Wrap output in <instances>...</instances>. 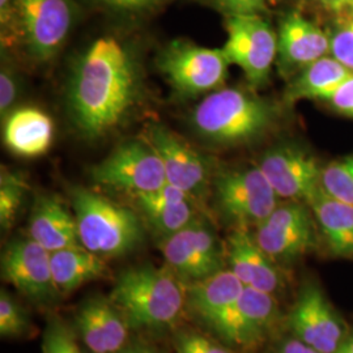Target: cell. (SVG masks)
<instances>
[{"mask_svg": "<svg viewBox=\"0 0 353 353\" xmlns=\"http://www.w3.org/2000/svg\"><path fill=\"white\" fill-rule=\"evenodd\" d=\"M14 26L28 54L48 62L62 49L74 23L71 0H14Z\"/></svg>", "mask_w": 353, "mask_h": 353, "instance_id": "9c48e42d", "label": "cell"}, {"mask_svg": "<svg viewBox=\"0 0 353 353\" xmlns=\"http://www.w3.org/2000/svg\"><path fill=\"white\" fill-rule=\"evenodd\" d=\"M144 77L139 57L119 38L100 37L83 51L68 77L67 110L87 140L122 126L140 105Z\"/></svg>", "mask_w": 353, "mask_h": 353, "instance_id": "6da1fadb", "label": "cell"}, {"mask_svg": "<svg viewBox=\"0 0 353 353\" xmlns=\"http://www.w3.org/2000/svg\"><path fill=\"white\" fill-rule=\"evenodd\" d=\"M214 189L219 211L236 228L258 227L278 207L279 196L258 165L217 173Z\"/></svg>", "mask_w": 353, "mask_h": 353, "instance_id": "8992f818", "label": "cell"}, {"mask_svg": "<svg viewBox=\"0 0 353 353\" xmlns=\"http://www.w3.org/2000/svg\"><path fill=\"white\" fill-rule=\"evenodd\" d=\"M335 353H353V335L347 336L345 341L341 343L339 350Z\"/></svg>", "mask_w": 353, "mask_h": 353, "instance_id": "60d3db41", "label": "cell"}, {"mask_svg": "<svg viewBox=\"0 0 353 353\" xmlns=\"http://www.w3.org/2000/svg\"><path fill=\"white\" fill-rule=\"evenodd\" d=\"M176 353H232L220 344L194 332L176 336Z\"/></svg>", "mask_w": 353, "mask_h": 353, "instance_id": "1f68e13d", "label": "cell"}, {"mask_svg": "<svg viewBox=\"0 0 353 353\" xmlns=\"http://www.w3.org/2000/svg\"><path fill=\"white\" fill-rule=\"evenodd\" d=\"M188 192L170 183L151 192L135 195L145 221L163 237L188 227L196 217Z\"/></svg>", "mask_w": 353, "mask_h": 353, "instance_id": "44dd1931", "label": "cell"}, {"mask_svg": "<svg viewBox=\"0 0 353 353\" xmlns=\"http://www.w3.org/2000/svg\"><path fill=\"white\" fill-rule=\"evenodd\" d=\"M121 353H164L161 352L160 350L148 345V344H143V343H138V344H132L128 345L126 348H123Z\"/></svg>", "mask_w": 353, "mask_h": 353, "instance_id": "ab89813d", "label": "cell"}, {"mask_svg": "<svg viewBox=\"0 0 353 353\" xmlns=\"http://www.w3.org/2000/svg\"><path fill=\"white\" fill-rule=\"evenodd\" d=\"M327 55H331V39L323 29L299 12L287 13L281 19L276 57L281 75L293 77Z\"/></svg>", "mask_w": 353, "mask_h": 353, "instance_id": "e0dca14e", "label": "cell"}, {"mask_svg": "<svg viewBox=\"0 0 353 353\" xmlns=\"http://www.w3.org/2000/svg\"><path fill=\"white\" fill-rule=\"evenodd\" d=\"M54 135L50 117L36 108L13 110L6 118L4 143L16 154L38 157L49 151Z\"/></svg>", "mask_w": 353, "mask_h": 353, "instance_id": "cb8c5ba5", "label": "cell"}, {"mask_svg": "<svg viewBox=\"0 0 353 353\" xmlns=\"http://www.w3.org/2000/svg\"><path fill=\"white\" fill-rule=\"evenodd\" d=\"M327 102L338 113L353 119V76L334 93Z\"/></svg>", "mask_w": 353, "mask_h": 353, "instance_id": "d590c367", "label": "cell"}, {"mask_svg": "<svg viewBox=\"0 0 353 353\" xmlns=\"http://www.w3.org/2000/svg\"><path fill=\"white\" fill-rule=\"evenodd\" d=\"M164 165L166 182L189 195L199 194L211 179V165L199 152L161 125H151L145 138Z\"/></svg>", "mask_w": 353, "mask_h": 353, "instance_id": "9a60e30c", "label": "cell"}, {"mask_svg": "<svg viewBox=\"0 0 353 353\" xmlns=\"http://www.w3.org/2000/svg\"><path fill=\"white\" fill-rule=\"evenodd\" d=\"M1 276L33 303L49 305L59 294L51 271V252L30 237L12 241L6 248Z\"/></svg>", "mask_w": 353, "mask_h": 353, "instance_id": "4fadbf2b", "label": "cell"}, {"mask_svg": "<svg viewBox=\"0 0 353 353\" xmlns=\"http://www.w3.org/2000/svg\"><path fill=\"white\" fill-rule=\"evenodd\" d=\"M29 237L48 252L83 246L75 214L55 195H38L29 217Z\"/></svg>", "mask_w": 353, "mask_h": 353, "instance_id": "ffe728a7", "label": "cell"}, {"mask_svg": "<svg viewBox=\"0 0 353 353\" xmlns=\"http://www.w3.org/2000/svg\"><path fill=\"white\" fill-rule=\"evenodd\" d=\"M319 3L328 12L336 14L353 10V0H319Z\"/></svg>", "mask_w": 353, "mask_h": 353, "instance_id": "74e56055", "label": "cell"}, {"mask_svg": "<svg viewBox=\"0 0 353 353\" xmlns=\"http://www.w3.org/2000/svg\"><path fill=\"white\" fill-rule=\"evenodd\" d=\"M93 1L110 11L132 13L152 10L153 7L161 4L165 0H93Z\"/></svg>", "mask_w": 353, "mask_h": 353, "instance_id": "e575fe53", "label": "cell"}, {"mask_svg": "<svg viewBox=\"0 0 353 353\" xmlns=\"http://www.w3.org/2000/svg\"><path fill=\"white\" fill-rule=\"evenodd\" d=\"M168 267L181 280L194 283L224 270V250L212 229L195 219L160 245Z\"/></svg>", "mask_w": 353, "mask_h": 353, "instance_id": "30bf717a", "label": "cell"}, {"mask_svg": "<svg viewBox=\"0 0 353 353\" xmlns=\"http://www.w3.org/2000/svg\"><path fill=\"white\" fill-rule=\"evenodd\" d=\"M303 203L288 201L278 204L256 227L254 239L274 262H290L314 246L313 217Z\"/></svg>", "mask_w": 353, "mask_h": 353, "instance_id": "7c38bea8", "label": "cell"}, {"mask_svg": "<svg viewBox=\"0 0 353 353\" xmlns=\"http://www.w3.org/2000/svg\"><path fill=\"white\" fill-rule=\"evenodd\" d=\"M278 108L252 92L220 88L198 103L191 115L195 131L214 144L237 145L263 137L275 125Z\"/></svg>", "mask_w": 353, "mask_h": 353, "instance_id": "3957f363", "label": "cell"}, {"mask_svg": "<svg viewBox=\"0 0 353 353\" xmlns=\"http://www.w3.org/2000/svg\"><path fill=\"white\" fill-rule=\"evenodd\" d=\"M228 262L230 271L246 287L274 293L280 285L275 262L265 254L246 228H236L228 237Z\"/></svg>", "mask_w": 353, "mask_h": 353, "instance_id": "d6986e66", "label": "cell"}, {"mask_svg": "<svg viewBox=\"0 0 353 353\" xmlns=\"http://www.w3.org/2000/svg\"><path fill=\"white\" fill-rule=\"evenodd\" d=\"M76 327L93 353H114L126 345L127 323L112 301L89 299L77 310Z\"/></svg>", "mask_w": 353, "mask_h": 353, "instance_id": "ac0fdd59", "label": "cell"}, {"mask_svg": "<svg viewBox=\"0 0 353 353\" xmlns=\"http://www.w3.org/2000/svg\"><path fill=\"white\" fill-rule=\"evenodd\" d=\"M179 280L169 267H131L119 275L110 301L128 327H166L176 322L186 303Z\"/></svg>", "mask_w": 353, "mask_h": 353, "instance_id": "7a4b0ae2", "label": "cell"}, {"mask_svg": "<svg viewBox=\"0 0 353 353\" xmlns=\"http://www.w3.org/2000/svg\"><path fill=\"white\" fill-rule=\"evenodd\" d=\"M258 168L279 198L287 201H312L321 188L322 169L316 156L292 143L279 144L263 153Z\"/></svg>", "mask_w": 353, "mask_h": 353, "instance_id": "8fae6325", "label": "cell"}, {"mask_svg": "<svg viewBox=\"0 0 353 353\" xmlns=\"http://www.w3.org/2000/svg\"><path fill=\"white\" fill-rule=\"evenodd\" d=\"M216 7L227 17L259 14L265 11V0H216Z\"/></svg>", "mask_w": 353, "mask_h": 353, "instance_id": "836d02e7", "label": "cell"}, {"mask_svg": "<svg viewBox=\"0 0 353 353\" xmlns=\"http://www.w3.org/2000/svg\"><path fill=\"white\" fill-rule=\"evenodd\" d=\"M108 265L103 258L84 246L51 252V271L59 293H71L83 285L105 278Z\"/></svg>", "mask_w": 353, "mask_h": 353, "instance_id": "484cf974", "label": "cell"}, {"mask_svg": "<svg viewBox=\"0 0 353 353\" xmlns=\"http://www.w3.org/2000/svg\"><path fill=\"white\" fill-rule=\"evenodd\" d=\"M245 284L230 270L190 283L186 303L194 314L211 326L240 299Z\"/></svg>", "mask_w": 353, "mask_h": 353, "instance_id": "7402d4cb", "label": "cell"}, {"mask_svg": "<svg viewBox=\"0 0 353 353\" xmlns=\"http://www.w3.org/2000/svg\"><path fill=\"white\" fill-rule=\"evenodd\" d=\"M279 353H321L316 351L314 348L306 345L305 343L296 339H290V341H285L280 350Z\"/></svg>", "mask_w": 353, "mask_h": 353, "instance_id": "f35d334b", "label": "cell"}, {"mask_svg": "<svg viewBox=\"0 0 353 353\" xmlns=\"http://www.w3.org/2000/svg\"><path fill=\"white\" fill-rule=\"evenodd\" d=\"M321 188L331 198L353 205V153L323 166Z\"/></svg>", "mask_w": 353, "mask_h": 353, "instance_id": "4316f807", "label": "cell"}, {"mask_svg": "<svg viewBox=\"0 0 353 353\" xmlns=\"http://www.w3.org/2000/svg\"><path fill=\"white\" fill-rule=\"evenodd\" d=\"M43 353H81L74 331L59 318H52L45 330L42 341Z\"/></svg>", "mask_w": 353, "mask_h": 353, "instance_id": "4dcf8cb0", "label": "cell"}, {"mask_svg": "<svg viewBox=\"0 0 353 353\" xmlns=\"http://www.w3.org/2000/svg\"><path fill=\"white\" fill-rule=\"evenodd\" d=\"M334 255L353 259V205L321 189L307 203Z\"/></svg>", "mask_w": 353, "mask_h": 353, "instance_id": "d4e9b609", "label": "cell"}, {"mask_svg": "<svg viewBox=\"0 0 353 353\" xmlns=\"http://www.w3.org/2000/svg\"><path fill=\"white\" fill-rule=\"evenodd\" d=\"M331 39V55L353 71V10L338 14Z\"/></svg>", "mask_w": 353, "mask_h": 353, "instance_id": "f546056e", "label": "cell"}, {"mask_svg": "<svg viewBox=\"0 0 353 353\" xmlns=\"http://www.w3.org/2000/svg\"><path fill=\"white\" fill-rule=\"evenodd\" d=\"M228 39L223 49L230 64L240 67L248 83L267 84L278 57V34L261 14L227 17Z\"/></svg>", "mask_w": 353, "mask_h": 353, "instance_id": "ba28073f", "label": "cell"}, {"mask_svg": "<svg viewBox=\"0 0 353 353\" xmlns=\"http://www.w3.org/2000/svg\"><path fill=\"white\" fill-rule=\"evenodd\" d=\"M276 314L272 293L245 285L240 299L212 327L229 343L241 348H250L265 339L276 321Z\"/></svg>", "mask_w": 353, "mask_h": 353, "instance_id": "2e32d148", "label": "cell"}, {"mask_svg": "<svg viewBox=\"0 0 353 353\" xmlns=\"http://www.w3.org/2000/svg\"><path fill=\"white\" fill-rule=\"evenodd\" d=\"M71 203L80 242L89 252L119 256L135 250L144 239L138 214L96 191L76 188Z\"/></svg>", "mask_w": 353, "mask_h": 353, "instance_id": "277c9868", "label": "cell"}, {"mask_svg": "<svg viewBox=\"0 0 353 353\" xmlns=\"http://www.w3.org/2000/svg\"><path fill=\"white\" fill-rule=\"evenodd\" d=\"M32 332L30 319L24 307L10 293H0V335L1 338H23Z\"/></svg>", "mask_w": 353, "mask_h": 353, "instance_id": "f1b7e54d", "label": "cell"}, {"mask_svg": "<svg viewBox=\"0 0 353 353\" xmlns=\"http://www.w3.org/2000/svg\"><path fill=\"white\" fill-rule=\"evenodd\" d=\"M14 0H0V21H1V30L10 33L11 28L14 26Z\"/></svg>", "mask_w": 353, "mask_h": 353, "instance_id": "8d00e7d4", "label": "cell"}, {"mask_svg": "<svg viewBox=\"0 0 353 353\" xmlns=\"http://www.w3.org/2000/svg\"><path fill=\"white\" fill-rule=\"evenodd\" d=\"M17 94L19 84L16 75L7 67H3L0 72V114L3 121L11 114V109L16 102Z\"/></svg>", "mask_w": 353, "mask_h": 353, "instance_id": "d6a6232c", "label": "cell"}, {"mask_svg": "<svg viewBox=\"0 0 353 353\" xmlns=\"http://www.w3.org/2000/svg\"><path fill=\"white\" fill-rule=\"evenodd\" d=\"M353 71L332 55L323 57L292 77L284 93L287 102L328 101L341 85L352 77Z\"/></svg>", "mask_w": 353, "mask_h": 353, "instance_id": "603a6c76", "label": "cell"}, {"mask_svg": "<svg viewBox=\"0 0 353 353\" xmlns=\"http://www.w3.org/2000/svg\"><path fill=\"white\" fill-rule=\"evenodd\" d=\"M26 179L20 174L1 170L0 174V225L3 229L12 227L26 196Z\"/></svg>", "mask_w": 353, "mask_h": 353, "instance_id": "83f0119b", "label": "cell"}, {"mask_svg": "<svg viewBox=\"0 0 353 353\" xmlns=\"http://www.w3.org/2000/svg\"><path fill=\"white\" fill-rule=\"evenodd\" d=\"M157 65L179 97L191 99L221 88L230 62L223 48L211 49L176 39L161 51Z\"/></svg>", "mask_w": 353, "mask_h": 353, "instance_id": "5b68a950", "label": "cell"}, {"mask_svg": "<svg viewBox=\"0 0 353 353\" xmlns=\"http://www.w3.org/2000/svg\"><path fill=\"white\" fill-rule=\"evenodd\" d=\"M290 325L299 341L321 353H335L347 338L341 316L316 284L303 287L290 316Z\"/></svg>", "mask_w": 353, "mask_h": 353, "instance_id": "5bb4252c", "label": "cell"}, {"mask_svg": "<svg viewBox=\"0 0 353 353\" xmlns=\"http://www.w3.org/2000/svg\"><path fill=\"white\" fill-rule=\"evenodd\" d=\"M92 181L106 189L135 195L163 188L164 165L145 139L127 140L90 169Z\"/></svg>", "mask_w": 353, "mask_h": 353, "instance_id": "52a82bcc", "label": "cell"}]
</instances>
